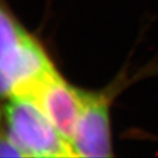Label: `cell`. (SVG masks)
<instances>
[{
  "instance_id": "cell-1",
  "label": "cell",
  "mask_w": 158,
  "mask_h": 158,
  "mask_svg": "<svg viewBox=\"0 0 158 158\" xmlns=\"http://www.w3.org/2000/svg\"><path fill=\"white\" fill-rule=\"evenodd\" d=\"M10 139L25 157H75L72 143L59 133L36 104L27 99L11 98L5 109Z\"/></svg>"
},
{
  "instance_id": "cell-2",
  "label": "cell",
  "mask_w": 158,
  "mask_h": 158,
  "mask_svg": "<svg viewBox=\"0 0 158 158\" xmlns=\"http://www.w3.org/2000/svg\"><path fill=\"white\" fill-rule=\"evenodd\" d=\"M22 98L36 104L59 133L73 143L84 104L81 90L73 88L54 69Z\"/></svg>"
},
{
  "instance_id": "cell-3",
  "label": "cell",
  "mask_w": 158,
  "mask_h": 158,
  "mask_svg": "<svg viewBox=\"0 0 158 158\" xmlns=\"http://www.w3.org/2000/svg\"><path fill=\"white\" fill-rule=\"evenodd\" d=\"M54 69L41 45L27 34L0 58V98H22Z\"/></svg>"
},
{
  "instance_id": "cell-4",
  "label": "cell",
  "mask_w": 158,
  "mask_h": 158,
  "mask_svg": "<svg viewBox=\"0 0 158 158\" xmlns=\"http://www.w3.org/2000/svg\"><path fill=\"white\" fill-rule=\"evenodd\" d=\"M82 110L72 145L80 157H111L109 98L106 94L82 91Z\"/></svg>"
},
{
  "instance_id": "cell-5",
  "label": "cell",
  "mask_w": 158,
  "mask_h": 158,
  "mask_svg": "<svg viewBox=\"0 0 158 158\" xmlns=\"http://www.w3.org/2000/svg\"><path fill=\"white\" fill-rule=\"evenodd\" d=\"M18 24V21L10 13L3 0H0V36L12 31Z\"/></svg>"
},
{
  "instance_id": "cell-6",
  "label": "cell",
  "mask_w": 158,
  "mask_h": 158,
  "mask_svg": "<svg viewBox=\"0 0 158 158\" xmlns=\"http://www.w3.org/2000/svg\"><path fill=\"white\" fill-rule=\"evenodd\" d=\"M0 157H25V155L9 136L0 135Z\"/></svg>"
}]
</instances>
